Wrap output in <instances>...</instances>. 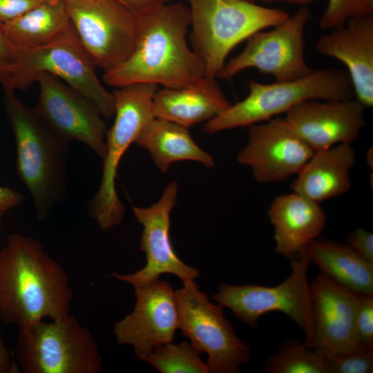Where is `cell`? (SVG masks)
<instances>
[{
    "label": "cell",
    "instance_id": "cell-9",
    "mask_svg": "<svg viewBox=\"0 0 373 373\" xmlns=\"http://www.w3.org/2000/svg\"><path fill=\"white\" fill-rule=\"evenodd\" d=\"M15 72L4 90H24L41 73L60 79L97 106L104 118L114 115L112 92L99 81L95 64L80 43L73 26L64 35L47 45L17 50Z\"/></svg>",
    "mask_w": 373,
    "mask_h": 373
},
{
    "label": "cell",
    "instance_id": "cell-6",
    "mask_svg": "<svg viewBox=\"0 0 373 373\" xmlns=\"http://www.w3.org/2000/svg\"><path fill=\"white\" fill-rule=\"evenodd\" d=\"M159 86L135 83L113 92L115 120L106 133V155L99 187L88 204V213L102 231L119 225L125 207L116 190L115 179L120 160L136 142L143 129L155 118L154 95Z\"/></svg>",
    "mask_w": 373,
    "mask_h": 373
},
{
    "label": "cell",
    "instance_id": "cell-1",
    "mask_svg": "<svg viewBox=\"0 0 373 373\" xmlns=\"http://www.w3.org/2000/svg\"><path fill=\"white\" fill-rule=\"evenodd\" d=\"M67 273L32 237L13 233L0 250V319L19 330L70 314Z\"/></svg>",
    "mask_w": 373,
    "mask_h": 373
},
{
    "label": "cell",
    "instance_id": "cell-31",
    "mask_svg": "<svg viewBox=\"0 0 373 373\" xmlns=\"http://www.w3.org/2000/svg\"><path fill=\"white\" fill-rule=\"evenodd\" d=\"M44 0H0V23H6L23 15Z\"/></svg>",
    "mask_w": 373,
    "mask_h": 373
},
{
    "label": "cell",
    "instance_id": "cell-18",
    "mask_svg": "<svg viewBox=\"0 0 373 373\" xmlns=\"http://www.w3.org/2000/svg\"><path fill=\"white\" fill-rule=\"evenodd\" d=\"M365 107L355 97L344 100L303 102L284 117L314 151L339 144H352L363 128Z\"/></svg>",
    "mask_w": 373,
    "mask_h": 373
},
{
    "label": "cell",
    "instance_id": "cell-20",
    "mask_svg": "<svg viewBox=\"0 0 373 373\" xmlns=\"http://www.w3.org/2000/svg\"><path fill=\"white\" fill-rule=\"evenodd\" d=\"M268 216L274 229L275 251L288 258L316 240L327 221L319 203L294 191L276 197Z\"/></svg>",
    "mask_w": 373,
    "mask_h": 373
},
{
    "label": "cell",
    "instance_id": "cell-11",
    "mask_svg": "<svg viewBox=\"0 0 373 373\" xmlns=\"http://www.w3.org/2000/svg\"><path fill=\"white\" fill-rule=\"evenodd\" d=\"M310 18L309 9L302 6L271 30L254 33L246 39L245 48L225 63L216 77L230 79L248 68L269 75L275 82L309 75L314 69L305 60V30Z\"/></svg>",
    "mask_w": 373,
    "mask_h": 373
},
{
    "label": "cell",
    "instance_id": "cell-16",
    "mask_svg": "<svg viewBox=\"0 0 373 373\" xmlns=\"http://www.w3.org/2000/svg\"><path fill=\"white\" fill-rule=\"evenodd\" d=\"M134 289V309L115 323L113 333L118 345H131L137 358L145 361L155 347L173 342L178 309L175 291L167 281L158 279Z\"/></svg>",
    "mask_w": 373,
    "mask_h": 373
},
{
    "label": "cell",
    "instance_id": "cell-2",
    "mask_svg": "<svg viewBox=\"0 0 373 373\" xmlns=\"http://www.w3.org/2000/svg\"><path fill=\"white\" fill-rule=\"evenodd\" d=\"M137 15L135 48L124 61L104 71L106 84L119 88L146 83L175 88L205 77L202 62L186 41L189 7L180 2L167 3Z\"/></svg>",
    "mask_w": 373,
    "mask_h": 373
},
{
    "label": "cell",
    "instance_id": "cell-22",
    "mask_svg": "<svg viewBox=\"0 0 373 373\" xmlns=\"http://www.w3.org/2000/svg\"><path fill=\"white\" fill-rule=\"evenodd\" d=\"M356 162L351 144H339L315 151L291 184L294 192L317 203L346 193Z\"/></svg>",
    "mask_w": 373,
    "mask_h": 373
},
{
    "label": "cell",
    "instance_id": "cell-19",
    "mask_svg": "<svg viewBox=\"0 0 373 373\" xmlns=\"http://www.w3.org/2000/svg\"><path fill=\"white\" fill-rule=\"evenodd\" d=\"M314 48L346 66L354 97L365 108L372 107L373 14L351 18L327 31L318 39Z\"/></svg>",
    "mask_w": 373,
    "mask_h": 373
},
{
    "label": "cell",
    "instance_id": "cell-29",
    "mask_svg": "<svg viewBox=\"0 0 373 373\" xmlns=\"http://www.w3.org/2000/svg\"><path fill=\"white\" fill-rule=\"evenodd\" d=\"M327 373H372L373 351L356 350L327 358Z\"/></svg>",
    "mask_w": 373,
    "mask_h": 373
},
{
    "label": "cell",
    "instance_id": "cell-8",
    "mask_svg": "<svg viewBox=\"0 0 373 373\" xmlns=\"http://www.w3.org/2000/svg\"><path fill=\"white\" fill-rule=\"evenodd\" d=\"M289 259L290 275L279 285L267 287L220 283L213 298L252 328H256L260 317L268 312L285 314L303 331V343L311 348L314 326L307 280L311 261L305 249Z\"/></svg>",
    "mask_w": 373,
    "mask_h": 373
},
{
    "label": "cell",
    "instance_id": "cell-34",
    "mask_svg": "<svg viewBox=\"0 0 373 373\" xmlns=\"http://www.w3.org/2000/svg\"><path fill=\"white\" fill-rule=\"evenodd\" d=\"M130 10L138 15L169 3L170 0H117Z\"/></svg>",
    "mask_w": 373,
    "mask_h": 373
},
{
    "label": "cell",
    "instance_id": "cell-40",
    "mask_svg": "<svg viewBox=\"0 0 373 373\" xmlns=\"http://www.w3.org/2000/svg\"><path fill=\"white\" fill-rule=\"evenodd\" d=\"M247 1H254V0H247Z\"/></svg>",
    "mask_w": 373,
    "mask_h": 373
},
{
    "label": "cell",
    "instance_id": "cell-28",
    "mask_svg": "<svg viewBox=\"0 0 373 373\" xmlns=\"http://www.w3.org/2000/svg\"><path fill=\"white\" fill-rule=\"evenodd\" d=\"M360 15H364L361 0H329L318 26L322 30L329 31Z\"/></svg>",
    "mask_w": 373,
    "mask_h": 373
},
{
    "label": "cell",
    "instance_id": "cell-32",
    "mask_svg": "<svg viewBox=\"0 0 373 373\" xmlns=\"http://www.w3.org/2000/svg\"><path fill=\"white\" fill-rule=\"evenodd\" d=\"M348 245L369 262L373 263V234L359 228L347 236Z\"/></svg>",
    "mask_w": 373,
    "mask_h": 373
},
{
    "label": "cell",
    "instance_id": "cell-26",
    "mask_svg": "<svg viewBox=\"0 0 373 373\" xmlns=\"http://www.w3.org/2000/svg\"><path fill=\"white\" fill-rule=\"evenodd\" d=\"M326 360L299 340L289 338L267 358L264 369L269 373H327Z\"/></svg>",
    "mask_w": 373,
    "mask_h": 373
},
{
    "label": "cell",
    "instance_id": "cell-30",
    "mask_svg": "<svg viewBox=\"0 0 373 373\" xmlns=\"http://www.w3.org/2000/svg\"><path fill=\"white\" fill-rule=\"evenodd\" d=\"M359 305L356 317V334L360 347L373 349V296L358 294Z\"/></svg>",
    "mask_w": 373,
    "mask_h": 373
},
{
    "label": "cell",
    "instance_id": "cell-35",
    "mask_svg": "<svg viewBox=\"0 0 373 373\" xmlns=\"http://www.w3.org/2000/svg\"><path fill=\"white\" fill-rule=\"evenodd\" d=\"M19 370L0 334V373H17Z\"/></svg>",
    "mask_w": 373,
    "mask_h": 373
},
{
    "label": "cell",
    "instance_id": "cell-37",
    "mask_svg": "<svg viewBox=\"0 0 373 373\" xmlns=\"http://www.w3.org/2000/svg\"><path fill=\"white\" fill-rule=\"evenodd\" d=\"M15 72L13 64L8 63L0 59V82L3 88L7 87Z\"/></svg>",
    "mask_w": 373,
    "mask_h": 373
},
{
    "label": "cell",
    "instance_id": "cell-17",
    "mask_svg": "<svg viewBox=\"0 0 373 373\" xmlns=\"http://www.w3.org/2000/svg\"><path fill=\"white\" fill-rule=\"evenodd\" d=\"M314 335L311 348L325 358L356 350L359 296L321 273L309 284Z\"/></svg>",
    "mask_w": 373,
    "mask_h": 373
},
{
    "label": "cell",
    "instance_id": "cell-24",
    "mask_svg": "<svg viewBox=\"0 0 373 373\" xmlns=\"http://www.w3.org/2000/svg\"><path fill=\"white\" fill-rule=\"evenodd\" d=\"M135 143L148 151L162 173L175 162L195 161L207 167L215 165L213 157L196 144L188 128L154 118L142 131Z\"/></svg>",
    "mask_w": 373,
    "mask_h": 373
},
{
    "label": "cell",
    "instance_id": "cell-33",
    "mask_svg": "<svg viewBox=\"0 0 373 373\" xmlns=\"http://www.w3.org/2000/svg\"><path fill=\"white\" fill-rule=\"evenodd\" d=\"M22 195L9 187L0 186V222L7 212L20 205Z\"/></svg>",
    "mask_w": 373,
    "mask_h": 373
},
{
    "label": "cell",
    "instance_id": "cell-21",
    "mask_svg": "<svg viewBox=\"0 0 373 373\" xmlns=\"http://www.w3.org/2000/svg\"><path fill=\"white\" fill-rule=\"evenodd\" d=\"M231 104L216 78L204 77L186 86L158 88L153 111L155 118L189 128L216 117Z\"/></svg>",
    "mask_w": 373,
    "mask_h": 373
},
{
    "label": "cell",
    "instance_id": "cell-36",
    "mask_svg": "<svg viewBox=\"0 0 373 373\" xmlns=\"http://www.w3.org/2000/svg\"><path fill=\"white\" fill-rule=\"evenodd\" d=\"M17 57L16 50L6 39L2 23H0V59L10 64H14Z\"/></svg>",
    "mask_w": 373,
    "mask_h": 373
},
{
    "label": "cell",
    "instance_id": "cell-39",
    "mask_svg": "<svg viewBox=\"0 0 373 373\" xmlns=\"http://www.w3.org/2000/svg\"><path fill=\"white\" fill-rule=\"evenodd\" d=\"M363 15L373 14V0H361Z\"/></svg>",
    "mask_w": 373,
    "mask_h": 373
},
{
    "label": "cell",
    "instance_id": "cell-15",
    "mask_svg": "<svg viewBox=\"0 0 373 373\" xmlns=\"http://www.w3.org/2000/svg\"><path fill=\"white\" fill-rule=\"evenodd\" d=\"M178 191V184L175 180L164 188L155 204L149 207H133V214L142 227L140 250L145 254L146 262L142 269L131 274L113 273L115 278L135 287L158 280L163 274L176 276L182 283L199 276L198 269L178 257L171 242L170 216Z\"/></svg>",
    "mask_w": 373,
    "mask_h": 373
},
{
    "label": "cell",
    "instance_id": "cell-4",
    "mask_svg": "<svg viewBox=\"0 0 373 373\" xmlns=\"http://www.w3.org/2000/svg\"><path fill=\"white\" fill-rule=\"evenodd\" d=\"M249 93L231 104L216 117L206 122L202 132L213 134L262 122L308 100H344L354 97L346 71L318 68L294 80L271 84L248 82Z\"/></svg>",
    "mask_w": 373,
    "mask_h": 373
},
{
    "label": "cell",
    "instance_id": "cell-41",
    "mask_svg": "<svg viewBox=\"0 0 373 373\" xmlns=\"http://www.w3.org/2000/svg\"><path fill=\"white\" fill-rule=\"evenodd\" d=\"M1 222H0V228H1Z\"/></svg>",
    "mask_w": 373,
    "mask_h": 373
},
{
    "label": "cell",
    "instance_id": "cell-12",
    "mask_svg": "<svg viewBox=\"0 0 373 373\" xmlns=\"http://www.w3.org/2000/svg\"><path fill=\"white\" fill-rule=\"evenodd\" d=\"M72 26L95 66L104 71L124 61L138 36V15L117 0H64Z\"/></svg>",
    "mask_w": 373,
    "mask_h": 373
},
{
    "label": "cell",
    "instance_id": "cell-14",
    "mask_svg": "<svg viewBox=\"0 0 373 373\" xmlns=\"http://www.w3.org/2000/svg\"><path fill=\"white\" fill-rule=\"evenodd\" d=\"M248 127V142L239 152L237 162L249 166L259 183L283 182L297 175L315 152L285 117H273Z\"/></svg>",
    "mask_w": 373,
    "mask_h": 373
},
{
    "label": "cell",
    "instance_id": "cell-25",
    "mask_svg": "<svg viewBox=\"0 0 373 373\" xmlns=\"http://www.w3.org/2000/svg\"><path fill=\"white\" fill-rule=\"evenodd\" d=\"M2 26L6 39L17 51L52 43L68 32L72 24L64 0H44Z\"/></svg>",
    "mask_w": 373,
    "mask_h": 373
},
{
    "label": "cell",
    "instance_id": "cell-7",
    "mask_svg": "<svg viewBox=\"0 0 373 373\" xmlns=\"http://www.w3.org/2000/svg\"><path fill=\"white\" fill-rule=\"evenodd\" d=\"M16 356L24 373H97L102 367L91 332L71 314L19 330Z\"/></svg>",
    "mask_w": 373,
    "mask_h": 373
},
{
    "label": "cell",
    "instance_id": "cell-3",
    "mask_svg": "<svg viewBox=\"0 0 373 373\" xmlns=\"http://www.w3.org/2000/svg\"><path fill=\"white\" fill-rule=\"evenodd\" d=\"M4 90L16 144V171L32 200L37 220L44 221L66 197L70 141L44 126L15 90Z\"/></svg>",
    "mask_w": 373,
    "mask_h": 373
},
{
    "label": "cell",
    "instance_id": "cell-10",
    "mask_svg": "<svg viewBox=\"0 0 373 373\" xmlns=\"http://www.w3.org/2000/svg\"><path fill=\"white\" fill-rule=\"evenodd\" d=\"M179 329L200 353H206L209 372L237 373L249 361L250 347L236 334L224 307L211 303L194 280L175 291Z\"/></svg>",
    "mask_w": 373,
    "mask_h": 373
},
{
    "label": "cell",
    "instance_id": "cell-13",
    "mask_svg": "<svg viewBox=\"0 0 373 373\" xmlns=\"http://www.w3.org/2000/svg\"><path fill=\"white\" fill-rule=\"evenodd\" d=\"M35 82L39 96L32 111L39 122L65 140L84 144L103 160L107 128L95 103L50 74L41 73Z\"/></svg>",
    "mask_w": 373,
    "mask_h": 373
},
{
    "label": "cell",
    "instance_id": "cell-5",
    "mask_svg": "<svg viewBox=\"0 0 373 373\" xmlns=\"http://www.w3.org/2000/svg\"><path fill=\"white\" fill-rule=\"evenodd\" d=\"M192 50L216 78L230 52L254 33L272 28L289 15L247 0H189Z\"/></svg>",
    "mask_w": 373,
    "mask_h": 373
},
{
    "label": "cell",
    "instance_id": "cell-27",
    "mask_svg": "<svg viewBox=\"0 0 373 373\" xmlns=\"http://www.w3.org/2000/svg\"><path fill=\"white\" fill-rule=\"evenodd\" d=\"M200 353L189 342L169 343L155 347L145 359L162 373H208L209 367Z\"/></svg>",
    "mask_w": 373,
    "mask_h": 373
},
{
    "label": "cell",
    "instance_id": "cell-23",
    "mask_svg": "<svg viewBox=\"0 0 373 373\" xmlns=\"http://www.w3.org/2000/svg\"><path fill=\"white\" fill-rule=\"evenodd\" d=\"M305 249L323 274L358 294L373 296V263L351 247L314 240Z\"/></svg>",
    "mask_w": 373,
    "mask_h": 373
},
{
    "label": "cell",
    "instance_id": "cell-38",
    "mask_svg": "<svg viewBox=\"0 0 373 373\" xmlns=\"http://www.w3.org/2000/svg\"><path fill=\"white\" fill-rule=\"evenodd\" d=\"M260 1L265 3H272V2H285L290 4L298 5L301 6H307L309 4L312 3L316 0H254Z\"/></svg>",
    "mask_w": 373,
    "mask_h": 373
}]
</instances>
